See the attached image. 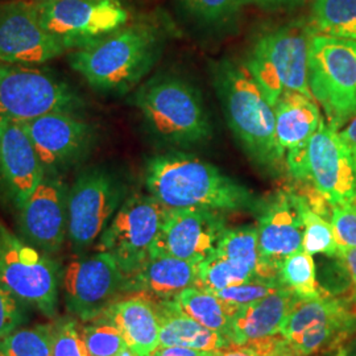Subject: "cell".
<instances>
[{"mask_svg":"<svg viewBox=\"0 0 356 356\" xmlns=\"http://www.w3.org/2000/svg\"><path fill=\"white\" fill-rule=\"evenodd\" d=\"M149 194L166 209H206L254 211L260 202L254 193L216 166L184 153L152 157L145 168Z\"/></svg>","mask_w":356,"mask_h":356,"instance_id":"6da1fadb","label":"cell"},{"mask_svg":"<svg viewBox=\"0 0 356 356\" xmlns=\"http://www.w3.org/2000/svg\"><path fill=\"white\" fill-rule=\"evenodd\" d=\"M161 49L163 35L159 28L135 23L76 49L69 54V64L91 89L124 94L151 72Z\"/></svg>","mask_w":356,"mask_h":356,"instance_id":"7a4b0ae2","label":"cell"},{"mask_svg":"<svg viewBox=\"0 0 356 356\" xmlns=\"http://www.w3.org/2000/svg\"><path fill=\"white\" fill-rule=\"evenodd\" d=\"M211 72L227 123L245 153L259 165H279L284 156L276 140L275 110L245 63L225 58Z\"/></svg>","mask_w":356,"mask_h":356,"instance_id":"3957f363","label":"cell"},{"mask_svg":"<svg viewBox=\"0 0 356 356\" xmlns=\"http://www.w3.org/2000/svg\"><path fill=\"white\" fill-rule=\"evenodd\" d=\"M314 35L310 24L297 22L254 41L245 65L272 107L285 91L314 99L309 86V51Z\"/></svg>","mask_w":356,"mask_h":356,"instance_id":"277c9868","label":"cell"},{"mask_svg":"<svg viewBox=\"0 0 356 356\" xmlns=\"http://www.w3.org/2000/svg\"><path fill=\"white\" fill-rule=\"evenodd\" d=\"M135 103L153 134L169 143L195 144L211 135L198 90L181 78H153L139 89Z\"/></svg>","mask_w":356,"mask_h":356,"instance_id":"5b68a950","label":"cell"},{"mask_svg":"<svg viewBox=\"0 0 356 356\" xmlns=\"http://www.w3.org/2000/svg\"><path fill=\"white\" fill-rule=\"evenodd\" d=\"M63 272L49 254L19 238L0 220V286L23 304L54 317Z\"/></svg>","mask_w":356,"mask_h":356,"instance_id":"8992f818","label":"cell"},{"mask_svg":"<svg viewBox=\"0 0 356 356\" xmlns=\"http://www.w3.org/2000/svg\"><path fill=\"white\" fill-rule=\"evenodd\" d=\"M309 86L331 127H343L356 114L355 40L314 35L309 51Z\"/></svg>","mask_w":356,"mask_h":356,"instance_id":"52a82bcc","label":"cell"},{"mask_svg":"<svg viewBox=\"0 0 356 356\" xmlns=\"http://www.w3.org/2000/svg\"><path fill=\"white\" fill-rule=\"evenodd\" d=\"M82 104L76 90L60 78L26 65L0 63V120L24 123Z\"/></svg>","mask_w":356,"mask_h":356,"instance_id":"ba28073f","label":"cell"},{"mask_svg":"<svg viewBox=\"0 0 356 356\" xmlns=\"http://www.w3.org/2000/svg\"><path fill=\"white\" fill-rule=\"evenodd\" d=\"M126 193V185L104 168H89L76 176L67 195V239L76 252L99 239Z\"/></svg>","mask_w":356,"mask_h":356,"instance_id":"9c48e42d","label":"cell"},{"mask_svg":"<svg viewBox=\"0 0 356 356\" xmlns=\"http://www.w3.org/2000/svg\"><path fill=\"white\" fill-rule=\"evenodd\" d=\"M166 210L151 194L131 195L99 236L97 251L111 254L127 277L132 276L149 259Z\"/></svg>","mask_w":356,"mask_h":356,"instance_id":"30bf717a","label":"cell"},{"mask_svg":"<svg viewBox=\"0 0 356 356\" xmlns=\"http://www.w3.org/2000/svg\"><path fill=\"white\" fill-rule=\"evenodd\" d=\"M47 31L69 49H81L126 26L128 10L120 0L36 1Z\"/></svg>","mask_w":356,"mask_h":356,"instance_id":"8fae6325","label":"cell"},{"mask_svg":"<svg viewBox=\"0 0 356 356\" xmlns=\"http://www.w3.org/2000/svg\"><path fill=\"white\" fill-rule=\"evenodd\" d=\"M61 282L67 310L85 322L99 318L129 293L127 275L107 252L72 261L65 268Z\"/></svg>","mask_w":356,"mask_h":356,"instance_id":"7c38bea8","label":"cell"},{"mask_svg":"<svg viewBox=\"0 0 356 356\" xmlns=\"http://www.w3.org/2000/svg\"><path fill=\"white\" fill-rule=\"evenodd\" d=\"M356 330V305L332 297L298 300L285 319L280 335L300 356L331 350Z\"/></svg>","mask_w":356,"mask_h":356,"instance_id":"4fadbf2b","label":"cell"},{"mask_svg":"<svg viewBox=\"0 0 356 356\" xmlns=\"http://www.w3.org/2000/svg\"><path fill=\"white\" fill-rule=\"evenodd\" d=\"M22 126L32 141L45 175H61L88 159L95 129L73 111H56L24 122Z\"/></svg>","mask_w":356,"mask_h":356,"instance_id":"5bb4252c","label":"cell"},{"mask_svg":"<svg viewBox=\"0 0 356 356\" xmlns=\"http://www.w3.org/2000/svg\"><path fill=\"white\" fill-rule=\"evenodd\" d=\"M64 45L42 24L38 3H0V63L41 65L64 54Z\"/></svg>","mask_w":356,"mask_h":356,"instance_id":"9a60e30c","label":"cell"},{"mask_svg":"<svg viewBox=\"0 0 356 356\" xmlns=\"http://www.w3.org/2000/svg\"><path fill=\"white\" fill-rule=\"evenodd\" d=\"M226 229L222 211L168 209L151 256L166 254L198 264L216 252Z\"/></svg>","mask_w":356,"mask_h":356,"instance_id":"2e32d148","label":"cell"},{"mask_svg":"<svg viewBox=\"0 0 356 356\" xmlns=\"http://www.w3.org/2000/svg\"><path fill=\"white\" fill-rule=\"evenodd\" d=\"M322 118L307 141V182L321 191L331 204L356 201L354 152Z\"/></svg>","mask_w":356,"mask_h":356,"instance_id":"e0dca14e","label":"cell"},{"mask_svg":"<svg viewBox=\"0 0 356 356\" xmlns=\"http://www.w3.org/2000/svg\"><path fill=\"white\" fill-rule=\"evenodd\" d=\"M257 211L260 260L268 275L277 277L282 260L302 250V197L292 189L277 191Z\"/></svg>","mask_w":356,"mask_h":356,"instance_id":"ac0fdd59","label":"cell"},{"mask_svg":"<svg viewBox=\"0 0 356 356\" xmlns=\"http://www.w3.org/2000/svg\"><path fill=\"white\" fill-rule=\"evenodd\" d=\"M69 189L60 175H45L19 209L23 238L47 254L58 252L67 238Z\"/></svg>","mask_w":356,"mask_h":356,"instance_id":"d6986e66","label":"cell"},{"mask_svg":"<svg viewBox=\"0 0 356 356\" xmlns=\"http://www.w3.org/2000/svg\"><path fill=\"white\" fill-rule=\"evenodd\" d=\"M0 177L17 209L45 177L44 166L22 123L0 120Z\"/></svg>","mask_w":356,"mask_h":356,"instance_id":"ffe728a7","label":"cell"},{"mask_svg":"<svg viewBox=\"0 0 356 356\" xmlns=\"http://www.w3.org/2000/svg\"><path fill=\"white\" fill-rule=\"evenodd\" d=\"M95 322H104L122 332L138 356H151L160 346V322L151 297L134 293L110 306Z\"/></svg>","mask_w":356,"mask_h":356,"instance_id":"44dd1931","label":"cell"},{"mask_svg":"<svg viewBox=\"0 0 356 356\" xmlns=\"http://www.w3.org/2000/svg\"><path fill=\"white\" fill-rule=\"evenodd\" d=\"M297 302L298 298L281 286L267 297L239 309L231 318L229 342L242 346L280 335L285 319Z\"/></svg>","mask_w":356,"mask_h":356,"instance_id":"7402d4cb","label":"cell"},{"mask_svg":"<svg viewBox=\"0 0 356 356\" xmlns=\"http://www.w3.org/2000/svg\"><path fill=\"white\" fill-rule=\"evenodd\" d=\"M197 266L173 256H149L128 277V292L141 293L153 300H172L186 288L195 286L198 277Z\"/></svg>","mask_w":356,"mask_h":356,"instance_id":"603a6c76","label":"cell"},{"mask_svg":"<svg viewBox=\"0 0 356 356\" xmlns=\"http://www.w3.org/2000/svg\"><path fill=\"white\" fill-rule=\"evenodd\" d=\"M153 300V298H152ZM160 322V346H181L204 351H223L232 346L229 339L191 318L172 300H153Z\"/></svg>","mask_w":356,"mask_h":356,"instance_id":"cb8c5ba5","label":"cell"},{"mask_svg":"<svg viewBox=\"0 0 356 356\" xmlns=\"http://www.w3.org/2000/svg\"><path fill=\"white\" fill-rule=\"evenodd\" d=\"M276 140L281 154L304 145L317 131L322 119L314 99L296 91H285L273 107Z\"/></svg>","mask_w":356,"mask_h":356,"instance_id":"d4e9b609","label":"cell"},{"mask_svg":"<svg viewBox=\"0 0 356 356\" xmlns=\"http://www.w3.org/2000/svg\"><path fill=\"white\" fill-rule=\"evenodd\" d=\"M172 301L191 318L229 339L231 317L214 293L191 286L172 298Z\"/></svg>","mask_w":356,"mask_h":356,"instance_id":"484cf974","label":"cell"},{"mask_svg":"<svg viewBox=\"0 0 356 356\" xmlns=\"http://www.w3.org/2000/svg\"><path fill=\"white\" fill-rule=\"evenodd\" d=\"M309 24L316 35L356 41V0H316Z\"/></svg>","mask_w":356,"mask_h":356,"instance_id":"4316f807","label":"cell"},{"mask_svg":"<svg viewBox=\"0 0 356 356\" xmlns=\"http://www.w3.org/2000/svg\"><path fill=\"white\" fill-rule=\"evenodd\" d=\"M216 252L244 267L250 268L257 277L279 279L268 275L259 252V234L256 226L227 229L216 245Z\"/></svg>","mask_w":356,"mask_h":356,"instance_id":"83f0119b","label":"cell"},{"mask_svg":"<svg viewBox=\"0 0 356 356\" xmlns=\"http://www.w3.org/2000/svg\"><path fill=\"white\" fill-rule=\"evenodd\" d=\"M277 277L281 285L286 288L298 300H317L325 297L317 282V272L313 254L304 250L289 254L282 260Z\"/></svg>","mask_w":356,"mask_h":356,"instance_id":"f1b7e54d","label":"cell"},{"mask_svg":"<svg viewBox=\"0 0 356 356\" xmlns=\"http://www.w3.org/2000/svg\"><path fill=\"white\" fill-rule=\"evenodd\" d=\"M197 270L198 277L195 286L211 293L257 277L250 268L229 260L216 252L210 254L204 261L198 263Z\"/></svg>","mask_w":356,"mask_h":356,"instance_id":"f546056e","label":"cell"},{"mask_svg":"<svg viewBox=\"0 0 356 356\" xmlns=\"http://www.w3.org/2000/svg\"><path fill=\"white\" fill-rule=\"evenodd\" d=\"M302 220L304 238L302 250L310 254H325L335 257L339 251V244L335 239L334 229L326 218L313 211L302 198Z\"/></svg>","mask_w":356,"mask_h":356,"instance_id":"4dcf8cb0","label":"cell"},{"mask_svg":"<svg viewBox=\"0 0 356 356\" xmlns=\"http://www.w3.org/2000/svg\"><path fill=\"white\" fill-rule=\"evenodd\" d=\"M7 356H51V325L19 327L0 341Z\"/></svg>","mask_w":356,"mask_h":356,"instance_id":"1f68e13d","label":"cell"},{"mask_svg":"<svg viewBox=\"0 0 356 356\" xmlns=\"http://www.w3.org/2000/svg\"><path fill=\"white\" fill-rule=\"evenodd\" d=\"M281 286L282 285L279 279L256 277L254 280L220 289L218 292H214V294L223 304L227 314L232 318V316L239 309L267 297L268 294L280 289Z\"/></svg>","mask_w":356,"mask_h":356,"instance_id":"d6a6232c","label":"cell"},{"mask_svg":"<svg viewBox=\"0 0 356 356\" xmlns=\"http://www.w3.org/2000/svg\"><path fill=\"white\" fill-rule=\"evenodd\" d=\"M82 334L89 356H119L129 348L122 332L110 323L95 322L85 326Z\"/></svg>","mask_w":356,"mask_h":356,"instance_id":"836d02e7","label":"cell"},{"mask_svg":"<svg viewBox=\"0 0 356 356\" xmlns=\"http://www.w3.org/2000/svg\"><path fill=\"white\" fill-rule=\"evenodd\" d=\"M51 356H89L76 319L61 318L51 325Z\"/></svg>","mask_w":356,"mask_h":356,"instance_id":"e575fe53","label":"cell"},{"mask_svg":"<svg viewBox=\"0 0 356 356\" xmlns=\"http://www.w3.org/2000/svg\"><path fill=\"white\" fill-rule=\"evenodd\" d=\"M181 3L195 19L210 24L226 22L247 4L245 0H181Z\"/></svg>","mask_w":356,"mask_h":356,"instance_id":"d590c367","label":"cell"},{"mask_svg":"<svg viewBox=\"0 0 356 356\" xmlns=\"http://www.w3.org/2000/svg\"><path fill=\"white\" fill-rule=\"evenodd\" d=\"M330 222L339 247H356V201L332 204Z\"/></svg>","mask_w":356,"mask_h":356,"instance_id":"8d00e7d4","label":"cell"},{"mask_svg":"<svg viewBox=\"0 0 356 356\" xmlns=\"http://www.w3.org/2000/svg\"><path fill=\"white\" fill-rule=\"evenodd\" d=\"M26 321L23 304L3 286H0V341L17 330Z\"/></svg>","mask_w":356,"mask_h":356,"instance_id":"74e56055","label":"cell"},{"mask_svg":"<svg viewBox=\"0 0 356 356\" xmlns=\"http://www.w3.org/2000/svg\"><path fill=\"white\" fill-rule=\"evenodd\" d=\"M268 338L263 341H257L254 343L232 344L229 348L220 351L218 356H264L267 351Z\"/></svg>","mask_w":356,"mask_h":356,"instance_id":"f35d334b","label":"cell"},{"mask_svg":"<svg viewBox=\"0 0 356 356\" xmlns=\"http://www.w3.org/2000/svg\"><path fill=\"white\" fill-rule=\"evenodd\" d=\"M220 351H204L191 347L170 346V347H159L151 356H218Z\"/></svg>","mask_w":356,"mask_h":356,"instance_id":"ab89813d","label":"cell"},{"mask_svg":"<svg viewBox=\"0 0 356 356\" xmlns=\"http://www.w3.org/2000/svg\"><path fill=\"white\" fill-rule=\"evenodd\" d=\"M346 272V275L356 286V247H339V251L335 256Z\"/></svg>","mask_w":356,"mask_h":356,"instance_id":"60d3db41","label":"cell"},{"mask_svg":"<svg viewBox=\"0 0 356 356\" xmlns=\"http://www.w3.org/2000/svg\"><path fill=\"white\" fill-rule=\"evenodd\" d=\"M339 135L353 151H356V114L348 119V122L341 129Z\"/></svg>","mask_w":356,"mask_h":356,"instance_id":"b9f144b4","label":"cell"},{"mask_svg":"<svg viewBox=\"0 0 356 356\" xmlns=\"http://www.w3.org/2000/svg\"><path fill=\"white\" fill-rule=\"evenodd\" d=\"M293 1H300V0H245V3H256V4H263V6H277V4H286V3H293Z\"/></svg>","mask_w":356,"mask_h":356,"instance_id":"7bdbcfd3","label":"cell"},{"mask_svg":"<svg viewBox=\"0 0 356 356\" xmlns=\"http://www.w3.org/2000/svg\"><path fill=\"white\" fill-rule=\"evenodd\" d=\"M342 356H356V337L342 350Z\"/></svg>","mask_w":356,"mask_h":356,"instance_id":"ee69618b","label":"cell"},{"mask_svg":"<svg viewBox=\"0 0 356 356\" xmlns=\"http://www.w3.org/2000/svg\"><path fill=\"white\" fill-rule=\"evenodd\" d=\"M119 356H138L136 355V354H135V353H134V351H132V350H131V348H127V350H126V351H123V353H122V354H120V355Z\"/></svg>","mask_w":356,"mask_h":356,"instance_id":"f6af8a7d","label":"cell"},{"mask_svg":"<svg viewBox=\"0 0 356 356\" xmlns=\"http://www.w3.org/2000/svg\"><path fill=\"white\" fill-rule=\"evenodd\" d=\"M354 152V166H355V181H356V151H353Z\"/></svg>","mask_w":356,"mask_h":356,"instance_id":"bcb514c9","label":"cell"},{"mask_svg":"<svg viewBox=\"0 0 356 356\" xmlns=\"http://www.w3.org/2000/svg\"><path fill=\"white\" fill-rule=\"evenodd\" d=\"M33 1H38L40 3V1H53V0H33Z\"/></svg>","mask_w":356,"mask_h":356,"instance_id":"7dc6e473","label":"cell"},{"mask_svg":"<svg viewBox=\"0 0 356 356\" xmlns=\"http://www.w3.org/2000/svg\"><path fill=\"white\" fill-rule=\"evenodd\" d=\"M0 356H7V355H6V354H4V353H3V351H1V350H0Z\"/></svg>","mask_w":356,"mask_h":356,"instance_id":"c3c4849f","label":"cell"},{"mask_svg":"<svg viewBox=\"0 0 356 356\" xmlns=\"http://www.w3.org/2000/svg\"><path fill=\"white\" fill-rule=\"evenodd\" d=\"M354 302H355V305H356V293H355V294H354Z\"/></svg>","mask_w":356,"mask_h":356,"instance_id":"681fc988","label":"cell"}]
</instances>
